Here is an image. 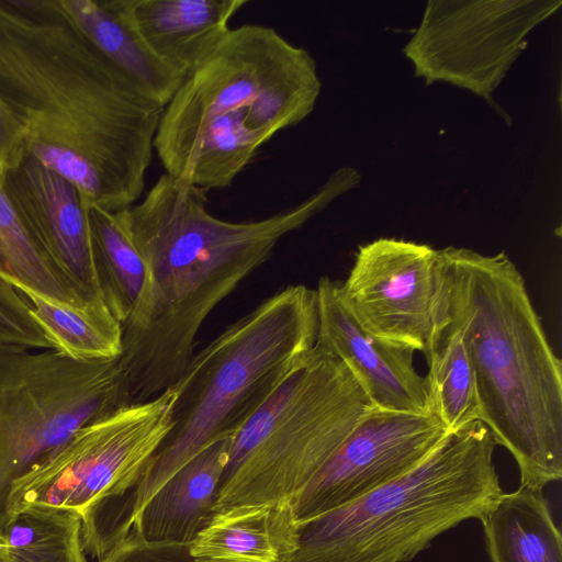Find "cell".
Returning a JSON list of instances; mask_svg holds the SVG:
<instances>
[{
  "instance_id": "cell-1",
  "label": "cell",
  "mask_w": 562,
  "mask_h": 562,
  "mask_svg": "<svg viewBox=\"0 0 562 562\" xmlns=\"http://www.w3.org/2000/svg\"><path fill=\"white\" fill-rule=\"evenodd\" d=\"M0 101L24 149L110 212L139 200L165 106L136 90L56 0H0Z\"/></svg>"
},
{
  "instance_id": "cell-2",
  "label": "cell",
  "mask_w": 562,
  "mask_h": 562,
  "mask_svg": "<svg viewBox=\"0 0 562 562\" xmlns=\"http://www.w3.org/2000/svg\"><path fill=\"white\" fill-rule=\"evenodd\" d=\"M349 189L334 173L312 196L267 218L227 222L206 207V191L166 172L145 198L120 211L147 268L137 314L122 326L119 366L128 405L173 385L194 355L212 310L302 227Z\"/></svg>"
},
{
  "instance_id": "cell-3",
  "label": "cell",
  "mask_w": 562,
  "mask_h": 562,
  "mask_svg": "<svg viewBox=\"0 0 562 562\" xmlns=\"http://www.w3.org/2000/svg\"><path fill=\"white\" fill-rule=\"evenodd\" d=\"M440 255L442 323L461 334L480 422L515 459L520 486L543 491L562 477V362L505 252L447 247Z\"/></svg>"
},
{
  "instance_id": "cell-4",
  "label": "cell",
  "mask_w": 562,
  "mask_h": 562,
  "mask_svg": "<svg viewBox=\"0 0 562 562\" xmlns=\"http://www.w3.org/2000/svg\"><path fill=\"white\" fill-rule=\"evenodd\" d=\"M316 292L289 285L227 326L194 353L173 384L172 427L134 486L112 502L113 525L126 535L138 512L181 467L207 446L232 438L317 340Z\"/></svg>"
},
{
  "instance_id": "cell-5",
  "label": "cell",
  "mask_w": 562,
  "mask_h": 562,
  "mask_svg": "<svg viewBox=\"0 0 562 562\" xmlns=\"http://www.w3.org/2000/svg\"><path fill=\"white\" fill-rule=\"evenodd\" d=\"M496 442L480 420L452 431L416 469L296 524L278 562H408L441 533L481 520L504 493Z\"/></svg>"
},
{
  "instance_id": "cell-6",
  "label": "cell",
  "mask_w": 562,
  "mask_h": 562,
  "mask_svg": "<svg viewBox=\"0 0 562 562\" xmlns=\"http://www.w3.org/2000/svg\"><path fill=\"white\" fill-rule=\"evenodd\" d=\"M371 407L346 364L315 345L233 437L215 513L291 504Z\"/></svg>"
},
{
  "instance_id": "cell-7",
  "label": "cell",
  "mask_w": 562,
  "mask_h": 562,
  "mask_svg": "<svg viewBox=\"0 0 562 562\" xmlns=\"http://www.w3.org/2000/svg\"><path fill=\"white\" fill-rule=\"evenodd\" d=\"M126 405L119 359L0 345V531L14 481L76 430Z\"/></svg>"
},
{
  "instance_id": "cell-8",
  "label": "cell",
  "mask_w": 562,
  "mask_h": 562,
  "mask_svg": "<svg viewBox=\"0 0 562 562\" xmlns=\"http://www.w3.org/2000/svg\"><path fill=\"white\" fill-rule=\"evenodd\" d=\"M173 385L143 403L123 406L76 430L13 482L8 518L27 503L69 508L82 521L122 497L172 427Z\"/></svg>"
},
{
  "instance_id": "cell-9",
  "label": "cell",
  "mask_w": 562,
  "mask_h": 562,
  "mask_svg": "<svg viewBox=\"0 0 562 562\" xmlns=\"http://www.w3.org/2000/svg\"><path fill=\"white\" fill-rule=\"evenodd\" d=\"M561 4V0H430L404 53L415 65V76L424 77L427 85L449 81L490 99L527 33Z\"/></svg>"
},
{
  "instance_id": "cell-10",
  "label": "cell",
  "mask_w": 562,
  "mask_h": 562,
  "mask_svg": "<svg viewBox=\"0 0 562 562\" xmlns=\"http://www.w3.org/2000/svg\"><path fill=\"white\" fill-rule=\"evenodd\" d=\"M339 286L362 329L391 346L428 353L445 314L440 250L402 239H375L359 247Z\"/></svg>"
},
{
  "instance_id": "cell-11",
  "label": "cell",
  "mask_w": 562,
  "mask_h": 562,
  "mask_svg": "<svg viewBox=\"0 0 562 562\" xmlns=\"http://www.w3.org/2000/svg\"><path fill=\"white\" fill-rule=\"evenodd\" d=\"M451 432L434 412L372 406L292 501L295 524L347 505L406 475Z\"/></svg>"
},
{
  "instance_id": "cell-12",
  "label": "cell",
  "mask_w": 562,
  "mask_h": 562,
  "mask_svg": "<svg viewBox=\"0 0 562 562\" xmlns=\"http://www.w3.org/2000/svg\"><path fill=\"white\" fill-rule=\"evenodd\" d=\"M276 30L244 24L189 74L165 106L154 139L166 173L180 178L205 126L257 97Z\"/></svg>"
},
{
  "instance_id": "cell-13",
  "label": "cell",
  "mask_w": 562,
  "mask_h": 562,
  "mask_svg": "<svg viewBox=\"0 0 562 562\" xmlns=\"http://www.w3.org/2000/svg\"><path fill=\"white\" fill-rule=\"evenodd\" d=\"M0 178L24 228L61 280L85 303L104 302L93 265L88 201L80 189L25 149Z\"/></svg>"
},
{
  "instance_id": "cell-14",
  "label": "cell",
  "mask_w": 562,
  "mask_h": 562,
  "mask_svg": "<svg viewBox=\"0 0 562 562\" xmlns=\"http://www.w3.org/2000/svg\"><path fill=\"white\" fill-rule=\"evenodd\" d=\"M339 282L323 277L315 289L316 345L346 364L372 406L431 412L426 379L414 366L415 351L391 346L362 329L344 302Z\"/></svg>"
},
{
  "instance_id": "cell-15",
  "label": "cell",
  "mask_w": 562,
  "mask_h": 562,
  "mask_svg": "<svg viewBox=\"0 0 562 562\" xmlns=\"http://www.w3.org/2000/svg\"><path fill=\"white\" fill-rule=\"evenodd\" d=\"M145 44L184 77L202 64L231 31L248 0H121Z\"/></svg>"
},
{
  "instance_id": "cell-16",
  "label": "cell",
  "mask_w": 562,
  "mask_h": 562,
  "mask_svg": "<svg viewBox=\"0 0 562 562\" xmlns=\"http://www.w3.org/2000/svg\"><path fill=\"white\" fill-rule=\"evenodd\" d=\"M232 439L204 448L156 491L131 527L139 539L179 544H191L196 539L215 514Z\"/></svg>"
},
{
  "instance_id": "cell-17",
  "label": "cell",
  "mask_w": 562,
  "mask_h": 562,
  "mask_svg": "<svg viewBox=\"0 0 562 562\" xmlns=\"http://www.w3.org/2000/svg\"><path fill=\"white\" fill-rule=\"evenodd\" d=\"M64 15L142 94L166 106L183 79L128 21L121 0H56Z\"/></svg>"
},
{
  "instance_id": "cell-18",
  "label": "cell",
  "mask_w": 562,
  "mask_h": 562,
  "mask_svg": "<svg viewBox=\"0 0 562 562\" xmlns=\"http://www.w3.org/2000/svg\"><path fill=\"white\" fill-rule=\"evenodd\" d=\"M295 529L290 503L237 506L215 513L189 551L198 562H278Z\"/></svg>"
},
{
  "instance_id": "cell-19",
  "label": "cell",
  "mask_w": 562,
  "mask_h": 562,
  "mask_svg": "<svg viewBox=\"0 0 562 562\" xmlns=\"http://www.w3.org/2000/svg\"><path fill=\"white\" fill-rule=\"evenodd\" d=\"M321 81L313 57L278 32L269 47L261 86L248 106L245 123L271 137L302 122L314 109Z\"/></svg>"
},
{
  "instance_id": "cell-20",
  "label": "cell",
  "mask_w": 562,
  "mask_h": 562,
  "mask_svg": "<svg viewBox=\"0 0 562 562\" xmlns=\"http://www.w3.org/2000/svg\"><path fill=\"white\" fill-rule=\"evenodd\" d=\"M491 562H562V536L542 490L503 493L480 520Z\"/></svg>"
},
{
  "instance_id": "cell-21",
  "label": "cell",
  "mask_w": 562,
  "mask_h": 562,
  "mask_svg": "<svg viewBox=\"0 0 562 562\" xmlns=\"http://www.w3.org/2000/svg\"><path fill=\"white\" fill-rule=\"evenodd\" d=\"M30 303L32 315L53 349L79 361L119 359L123 351V329L104 302L67 304L0 272Z\"/></svg>"
},
{
  "instance_id": "cell-22",
  "label": "cell",
  "mask_w": 562,
  "mask_h": 562,
  "mask_svg": "<svg viewBox=\"0 0 562 562\" xmlns=\"http://www.w3.org/2000/svg\"><path fill=\"white\" fill-rule=\"evenodd\" d=\"M93 265L103 300L123 326L140 308L147 268L120 212L88 202Z\"/></svg>"
},
{
  "instance_id": "cell-23",
  "label": "cell",
  "mask_w": 562,
  "mask_h": 562,
  "mask_svg": "<svg viewBox=\"0 0 562 562\" xmlns=\"http://www.w3.org/2000/svg\"><path fill=\"white\" fill-rule=\"evenodd\" d=\"M81 515L69 508L27 503L0 531L5 562H87Z\"/></svg>"
},
{
  "instance_id": "cell-24",
  "label": "cell",
  "mask_w": 562,
  "mask_h": 562,
  "mask_svg": "<svg viewBox=\"0 0 562 562\" xmlns=\"http://www.w3.org/2000/svg\"><path fill=\"white\" fill-rule=\"evenodd\" d=\"M248 106L235 109L210 122L200 134L179 179L209 191L229 187L270 140L250 130L245 117Z\"/></svg>"
},
{
  "instance_id": "cell-25",
  "label": "cell",
  "mask_w": 562,
  "mask_h": 562,
  "mask_svg": "<svg viewBox=\"0 0 562 562\" xmlns=\"http://www.w3.org/2000/svg\"><path fill=\"white\" fill-rule=\"evenodd\" d=\"M425 358L431 412L450 431L480 420L475 378L460 331L442 323Z\"/></svg>"
},
{
  "instance_id": "cell-26",
  "label": "cell",
  "mask_w": 562,
  "mask_h": 562,
  "mask_svg": "<svg viewBox=\"0 0 562 562\" xmlns=\"http://www.w3.org/2000/svg\"><path fill=\"white\" fill-rule=\"evenodd\" d=\"M0 272L54 300L71 305L87 304L61 280L35 245L11 205L1 178Z\"/></svg>"
},
{
  "instance_id": "cell-27",
  "label": "cell",
  "mask_w": 562,
  "mask_h": 562,
  "mask_svg": "<svg viewBox=\"0 0 562 562\" xmlns=\"http://www.w3.org/2000/svg\"><path fill=\"white\" fill-rule=\"evenodd\" d=\"M0 345L53 349L27 300L0 276Z\"/></svg>"
},
{
  "instance_id": "cell-28",
  "label": "cell",
  "mask_w": 562,
  "mask_h": 562,
  "mask_svg": "<svg viewBox=\"0 0 562 562\" xmlns=\"http://www.w3.org/2000/svg\"><path fill=\"white\" fill-rule=\"evenodd\" d=\"M98 562H198L189 544L148 543L131 529L125 538L112 547Z\"/></svg>"
},
{
  "instance_id": "cell-29",
  "label": "cell",
  "mask_w": 562,
  "mask_h": 562,
  "mask_svg": "<svg viewBox=\"0 0 562 562\" xmlns=\"http://www.w3.org/2000/svg\"><path fill=\"white\" fill-rule=\"evenodd\" d=\"M23 149L21 128L0 101V173L21 155Z\"/></svg>"
},
{
  "instance_id": "cell-30",
  "label": "cell",
  "mask_w": 562,
  "mask_h": 562,
  "mask_svg": "<svg viewBox=\"0 0 562 562\" xmlns=\"http://www.w3.org/2000/svg\"><path fill=\"white\" fill-rule=\"evenodd\" d=\"M0 562H5L4 549H3V546L1 544V542H0Z\"/></svg>"
}]
</instances>
